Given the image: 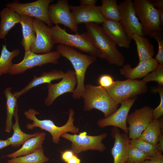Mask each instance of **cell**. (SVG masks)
Masks as SVG:
<instances>
[{
	"mask_svg": "<svg viewBox=\"0 0 163 163\" xmlns=\"http://www.w3.org/2000/svg\"><path fill=\"white\" fill-rule=\"evenodd\" d=\"M163 125L162 118L152 119L139 138L154 144H158L159 137L162 134Z\"/></svg>",
	"mask_w": 163,
	"mask_h": 163,
	"instance_id": "4316f807",
	"label": "cell"
},
{
	"mask_svg": "<svg viewBox=\"0 0 163 163\" xmlns=\"http://www.w3.org/2000/svg\"><path fill=\"white\" fill-rule=\"evenodd\" d=\"M161 26L163 28V10L157 9Z\"/></svg>",
	"mask_w": 163,
	"mask_h": 163,
	"instance_id": "f6af8a7d",
	"label": "cell"
},
{
	"mask_svg": "<svg viewBox=\"0 0 163 163\" xmlns=\"http://www.w3.org/2000/svg\"><path fill=\"white\" fill-rule=\"evenodd\" d=\"M153 7L158 10H163V0H150Z\"/></svg>",
	"mask_w": 163,
	"mask_h": 163,
	"instance_id": "ab89813d",
	"label": "cell"
},
{
	"mask_svg": "<svg viewBox=\"0 0 163 163\" xmlns=\"http://www.w3.org/2000/svg\"><path fill=\"white\" fill-rule=\"evenodd\" d=\"M101 13L105 20L119 22L120 11L116 0H101Z\"/></svg>",
	"mask_w": 163,
	"mask_h": 163,
	"instance_id": "f1b7e54d",
	"label": "cell"
},
{
	"mask_svg": "<svg viewBox=\"0 0 163 163\" xmlns=\"http://www.w3.org/2000/svg\"><path fill=\"white\" fill-rule=\"evenodd\" d=\"M20 52V50L18 49L9 51L6 44L2 45L0 56V76L8 73L10 69L13 65L12 59L17 56Z\"/></svg>",
	"mask_w": 163,
	"mask_h": 163,
	"instance_id": "4dcf8cb0",
	"label": "cell"
},
{
	"mask_svg": "<svg viewBox=\"0 0 163 163\" xmlns=\"http://www.w3.org/2000/svg\"><path fill=\"white\" fill-rule=\"evenodd\" d=\"M162 152V151H158L155 156H150L149 159L141 163H163Z\"/></svg>",
	"mask_w": 163,
	"mask_h": 163,
	"instance_id": "74e56055",
	"label": "cell"
},
{
	"mask_svg": "<svg viewBox=\"0 0 163 163\" xmlns=\"http://www.w3.org/2000/svg\"><path fill=\"white\" fill-rule=\"evenodd\" d=\"M105 88L113 101L119 104L138 95L145 93L148 87L142 80L127 79L114 81L111 86Z\"/></svg>",
	"mask_w": 163,
	"mask_h": 163,
	"instance_id": "52a82bcc",
	"label": "cell"
},
{
	"mask_svg": "<svg viewBox=\"0 0 163 163\" xmlns=\"http://www.w3.org/2000/svg\"><path fill=\"white\" fill-rule=\"evenodd\" d=\"M0 39H3L16 24L20 23L21 16L11 8L6 7L0 12Z\"/></svg>",
	"mask_w": 163,
	"mask_h": 163,
	"instance_id": "603a6c76",
	"label": "cell"
},
{
	"mask_svg": "<svg viewBox=\"0 0 163 163\" xmlns=\"http://www.w3.org/2000/svg\"><path fill=\"white\" fill-rule=\"evenodd\" d=\"M150 37L154 39L158 43V50L155 59L159 64L163 65V33H154Z\"/></svg>",
	"mask_w": 163,
	"mask_h": 163,
	"instance_id": "d590c367",
	"label": "cell"
},
{
	"mask_svg": "<svg viewBox=\"0 0 163 163\" xmlns=\"http://www.w3.org/2000/svg\"><path fill=\"white\" fill-rule=\"evenodd\" d=\"M74 113L73 110L70 109L67 122L63 126H59L55 125L50 119L39 120L36 117V115L39 114L40 113L33 109L30 108L24 112L26 118L32 121L31 123H28L26 125L27 129L32 130L34 128L37 127L48 132L52 136L53 142L56 144L59 143L60 140V137L62 134L67 132L73 134L79 133V128L74 126L73 124Z\"/></svg>",
	"mask_w": 163,
	"mask_h": 163,
	"instance_id": "5b68a950",
	"label": "cell"
},
{
	"mask_svg": "<svg viewBox=\"0 0 163 163\" xmlns=\"http://www.w3.org/2000/svg\"><path fill=\"white\" fill-rule=\"evenodd\" d=\"M67 163H81V160L78 156L74 154L66 162Z\"/></svg>",
	"mask_w": 163,
	"mask_h": 163,
	"instance_id": "b9f144b4",
	"label": "cell"
},
{
	"mask_svg": "<svg viewBox=\"0 0 163 163\" xmlns=\"http://www.w3.org/2000/svg\"><path fill=\"white\" fill-rule=\"evenodd\" d=\"M18 112L17 105L14 115L15 122L13 124L12 128L13 133L11 137L8 139L10 145L15 148L19 147L28 139L36 136L41 133L40 132H36L32 134H29L23 132L20 127Z\"/></svg>",
	"mask_w": 163,
	"mask_h": 163,
	"instance_id": "484cf974",
	"label": "cell"
},
{
	"mask_svg": "<svg viewBox=\"0 0 163 163\" xmlns=\"http://www.w3.org/2000/svg\"><path fill=\"white\" fill-rule=\"evenodd\" d=\"M97 0H80V2L81 5L94 6L97 2Z\"/></svg>",
	"mask_w": 163,
	"mask_h": 163,
	"instance_id": "60d3db41",
	"label": "cell"
},
{
	"mask_svg": "<svg viewBox=\"0 0 163 163\" xmlns=\"http://www.w3.org/2000/svg\"><path fill=\"white\" fill-rule=\"evenodd\" d=\"M136 98V97L127 99L121 104V106L109 117L98 120L97 124L101 128L113 126L120 128L124 133L128 134L127 119L128 113Z\"/></svg>",
	"mask_w": 163,
	"mask_h": 163,
	"instance_id": "9a60e30c",
	"label": "cell"
},
{
	"mask_svg": "<svg viewBox=\"0 0 163 163\" xmlns=\"http://www.w3.org/2000/svg\"><path fill=\"white\" fill-rule=\"evenodd\" d=\"M111 136L114 139L111 152L113 163H126L127 161L128 149L129 139L128 134L121 133L118 128L113 127Z\"/></svg>",
	"mask_w": 163,
	"mask_h": 163,
	"instance_id": "ac0fdd59",
	"label": "cell"
},
{
	"mask_svg": "<svg viewBox=\"0 0 163 163\" xmlns=\"http://www.w3.org/2000/svg\"><path fill=\"white\" fill-rule=\"evenodd\" d=\"M158 151H161L163 152V135L162 134H161L158 139Z\"/></svg>",
	"mask_w": 163,
	"mask_h": 163,
	"instance_id": "7bdbcfd3",
	"label": "cell"
},
{
	"mask_svg": "<svg viewBox=\"0 0 163 163\" xmlns=\"http://www.w3.org/2000/svg\"><path fill=\"white\" fill-rule=\"evenodd\" d=\"M153 109L145 106L128 115L127 123L129 124L128 136L130 139L139 138L153 119Z\"/></svg>",
	"mask_w": 163,
	"mask_h": 163,
	"instance_id": "4fadbf2b",
	"label": "cell"
},
{
	"mask_svg": "<svg viewBox=\"0 0 163 163\" xmlns=\"http://www.w3.org/2000/svg\"><path fill=\"white\" fill-rule=\"evenodd\" d=\"M69 8L78 25L83 23L91 22L102 24L105 20L101 13L100 6L70 5Z\"/></svg>",
	"mask_w": 163,
	"mask_h": 163,
	"instance_id": "e0dca14e",
	"label": "cell"
},
{
	"mask_svg": "<svg viewBox=\"0 0 163 163\" xmlns=\"http://www.w3.org/2000/svg\"><path fill=\"white\" fill-rule=\"evenodd\" d=\"M150 157L141 150L129 144L127 161L132 163H141L149 159Z\"/></svg>",
	"mask_w": 163,
	"mask_h": 163,
	"instance_id": "d6a6232c",
	"label": "cell"
},
{
	"mask_svg": "<svg viewBox=\"0 0 163 163\" xmlns=\"http://www.w3.org/2000/svg\"><path fill=\"white\" fill-rule=\"evenodd\" d=\"M102 27L107 35L117 46L128 49L131 40L126 36L119 22L105 20Z\"/></svg>",
	"mask_w": 163,
	"mask_h": 163,
	"instance_id": "ffe728a7",
	"label": "cell"
},
{
	"mask_svg": "<svg viewBox=\"0 0 163 163\" xmlns=\"http://www.w3.org/2000/svg\"><path fill=\"white\" fill-rule=\"evenodd\" d=\"M56 51L71 63L75 69L77 79L76 88L72 93L74 99L82 97L84 88L85 73L89 66L96 61L97 57L91 55L81 53L73 48L59 44L56 46Z\"/></svg>",
	"mask_w": 163,
	"mask_h": 163,
	"instance_id": "6da1fadb",
	"label": "cell"
},
{
	"mask_svg": "<svg viewBox=\"0 0 163 163\" xmlns=\"http://www.w3.org/2000/svg\"><path fill=\"white\" fill-rule=\"evenodd\" d=\"M54 44L59 43L72 48L75 47L90 55L101 59L103 56L94 43L87 32L81 34H69L58 25L50 27Z\"/></svg>",
	"mask_w": 163,
	"mask_h": 163,
	"instance_id": "3957f363",
	"label": "cell"
},
{
	"mask_svg": "<svg viewBox=\"0 0 163 163\" xmlns=\"http://www.w3.org/2000/svg\"><path fill=\"white\" fill-rule=\"evenodd\" d=\"M126 163H132L129 162L127 161Z\"/></svg>",
	"mask_w": 163,
	"mask_h": 163,
	"instance_id": "bcb514c9",
	"label": "cell"
},
{
	"mask_svg": "<svg viewBox=\"0 0 163 163\" xmlns=\"http://www.w3.org/2000/svg\"><path fill=\"white\" fill-rule=\"evenodd\" d=\"M53 0H37L30 3H21L16 2L6 4L10 8L20 15L28 16L40 20L49 27L52 24L48 16V9L50 4Z\"/></svg>",
	"mask_w": 163,
	"mask_h": 163,
	"instance_id": "30bf717a",
	"label": "cell"
},
{
	"mask_svg": "<svg viewBox=\"0 0 163 163\" xmlns=\"http://www.w3.org/2000/svg\"><path fill=\"white\" fill-rule=\"evenodd\" d=\"M74 154L71 149L66 150L62 152L61 158L66 163Z\"/></svg>",
	"mask_w": 163,
	"mask_h": 163,
	"instance_id": "f35d334b",
	"label": "cell"
},
{
	"mask_svg": "<svg viewBox=\"0 0 163 163\" xmlns=\"http://www.w3.org/2000/svg\"><path fill=\"white\" fill-rule=\"evenodd\" d=\"M61 56L60 53L57 51L44 54H36L30 50L25 51L23 60L18 63L13 64L8 73L12 75L19 74L36 66L48 63L57 64Z\"/></svg>",
	"mask_w": 163,
	"mask_h": 163,
	"instance_id": "9c48e42d",
	"label": "cell"
},
{
	"mask_svg": "<svg viewBox=\"0 0 163 163\" xmlns=\"http://www.w3.org/2000/svg\"><path fill=\"white\" fill-rule=\"evenodd\" d=\"M131 39L136 46L139 62L148 60L153 58L155 52L154 46L148 38L135 34Z\"/></svg>",
	"mask_w": 163,
	"mask_h": 163,
	"instance_id": "d4e9b609",
	"label": "cell"
},
{
	"mask_svg": "<svg viewBox=\"0 0 163 163\" xmlns=\"http://www.w3.org/2000/svg\"><path fill=\"white\" fill-rule=\"evenodd\" d=\"M118 5L120 14L119 22L127 37L132 40L135 34L144 36L142 25L135 14L133 1L125 0Z\"/></svg>",
	"mask_w": 163,
	"mask_h": 163,
	"instance_id": "8fae6325",
	"label": "cell"
},
{
	"mask_svg": "<svg viewBox=\"0 0 163 163\" xmlns=\"http://www.w3.org/2000/svg\"><path fill=\"white\" fill-rule=\"evenodd\" d=\"M107 136L106 133L93 136L88 135L86 132H83L78 134L65 133L61 137L71 142V150L78 156L80 153L89 150L104 151L106 148L102 141Z\"/></svg>",
	"mask_w": 163,
	"mask_h": 163,
	"instance_id": "ba28073f",
	"label": "cell"
},
{
	"mask_svg": "<svg viewBox=\"0 0 163 163\" xmlns=\"http://www.w3.org/2000/svg\"><path fill=\"white\" fill-rule=\"evenodd\" d=\"M36 34L35 43L30 50L37 54L50 52L54 46L50 27L42 21L34 18L33 22Z\"/></svg>",
	"mask_w": 163,
	"mask_h": 163,
	"instance_id": "2e32d148",
	"label": "cell"
},
{
	"mask_svg": "<svg viewBox=\"0 0 163 163\" xmlns=\"http://www.w3.org/2000/svg\"><path fill=\"white\" fill-rule=\"evenodd\" d=\"M142 80L146 84L149 82L155 81L159 85L163 86V65L159 64L155 69L149 73Z\"/></svg>",
	"mask_w": 163,
	"mask_h": 163,
	"instance_id": "836d02e7",
	"label": "cell"
},
{
	"mask_svg": "<svg viewBox=\"0 0 163 163\" xmlns=\"http://www.w3.org/2000/svg\"><path fill=\"white\" fill-rule=\"evenodd\" d=\"M113 78L110 75L105 74L100 76L98 82L100 86L106 88L111 86L114 83Z\"/></svg>",
	"mask_w": 163,
	"mask_h": 163,
	"instance_id": "8d00e7d4",
	"label": "cell"
},
{
	"mask_svg": "<svg viewBox=\"0 0 163 163\" xmlns=\"http://www.w3.org/2000/svg\"><path fill=\"white\" fill-rule=\"evenodd\" d=\"M133 4L136 15L141 24L144 36L163 32L157 9L150 0H134Z\"/></svg>",
	"mask_w": 163,
	"mask_h": 163,
	"instance_id": "8992f818",
	"label": "cell"
},
{
	"mask_svg": "<svg viewBox=\"0 0 163 163\" xmlns=\"http://www.w3.org/2000/svg\"><path fill=\"white\" fill-rule=\"evenodd\" d=\"M9 145H10V143L8 139L5 140L0 139V149H3Z\"/></svg>",
	"mask_w": 163,
	"mask_h": 163,
	"instance_id": "ee69618b",
	"label": "cell"
},
{
	"mask_svg": "<svg viewBox=\"0 0 163 163\" xmlns=\"http://www.w3.org/2000/svg\"><path fill=\"white\" fill-rule=\"evenodd\" d=\"M158 64L155 59L153 58L148 60L139 62L134 68H132L129 63L123 65L120 69V72L126 78L137 79L145 77L155 69Z\"/></svg>",
	"mask_w": 163,
	"mask_h": 163,
	"instance_id": "d6986e66",
	"label": "cell"
},
{
	"mask_svg": "<svg viewBox=\"0 0 163 163\" xmlns=\"http://www.w3.org/2000/svg\"><path fill=\"white\" fill-rule=\"evenodd\" d=\"M87 32L105 59L111 65L122 66L125 61L124 55L118 50L102 27L93 22L85 24Z\"/></svg>",
	"mask_w": 163,
	"mask_h": 163,
	"instance_id": "7a4b0ae2",
	"label": "cell"
},
{
	"mask_svg": "<svg viewBox=\"0 0 163 163\" xmlns=\"http://www.w3.org/2000/svg\"><path fill=\"white\" fill-rule=\"evenodd\" d=\"M10 87L7 88L4 91L6 99L7 117L5 121V131L9 133L12 129L13 123L12 119L17 106L18 98L11 92Z\"/></svg>",
	"mask_w": 163,
	"mask_h": 163,
	"instance_id": "83f0119b",
	"label": "cell"
},
{
	"mask_svg": "<svg viewBox=\"0 0 163 163\" xmlns=\"http://www.w3.org/2000/svg\"><path fill=\"white\" fill-rule=\"evenodd\" d=\"M77 84V79L75 71L68 70L64 73L59 82L47 84L48 94L44 100L45 104L50 106L61 95L67 92L73 93Z\"/></svg>",
	"mask_w": 163,
	"mask_h": 163,
	"instance_id": "5bb4252c",
	"label": "cell"
},
{
	"mask_svg": "<svg viewBox=\"0 0 163 163\" xmlns=\"http://www.w3.org/2000/svg\"><path fill=\"white\" fill-rule=\"evenodd\" d=\"M64 74L62 71L56 69L48 72H43L39 77L34 76L33 78L27 85L20 91L14 92V94L18 98L33 88L44 84H49L53 81L62 79Z\"/></svg>",
	"mask_w": 163,
	"mask_h": 163,
	"instance_id": "44dd1931",
	"label": "cell"
},
{
	"mask_svg": "<svg viewBox=\"0 0 163 163\" xmlns=\"http://www.w3.org/2000/svg\"><path fill=\"white\" fill-rule=\"evenodd\" d=\"M49 158L44 154L43 147L36 151L28 154L11 158L7 163H45Z\"/></svg>",
	"mask_w": 163,
	"mask_h": 163,
	"instance_id": "f546056e",
	"label": "cell"
},
{
	"mask_svg": "<svg viewBox=\"0 0 163 163\" xmlns=\"http://www.w3.org/2000/svg\"><path fill=\"white\" fill-rule=\"evenodd\" d=\"M20 22L22 27V39L21 44L25 51L30 50L34 44L36 34L33 22L34 18L27 15H21Z\"/></svg>",
	"mask_w": 163,
	"mask_h": 163,
	"instance_id": "7402d4cb",
	"label": "cell"
},
{
	"mask_svg": "<svg viewBox=\"0 0 163 163\" xmlns=\"http://www.w3.org/2000/svg\"><path fill=\"white\" fill-rule=\"evenodd\" d=\"M48 13L52 24L55 25L61 24L72 31L77 32L78 25L76 24L70 11L68 0H58L56 3L50 4Z\"/></svg>",
	"mask_w": 163,
	"mask_h": 163,
	"instance_id": "7c38bea8",
	"label": "cell"
},
{
	"mask_svg": "<svg viewBox=\"0 0 163 163\" xmlns=\"http://www.w3.org/2000/svg\"><path fill=\"white\" fill-rule=\"evenodd\" d=\"M44 132H41L38 136L26 140L21 147L17 151L3 157L13 158L25 155L33 152L42 146L46 136Z\"/></svg>",
	"mask_w": 163,
	"mask_h": 163,
	"instance_id": "cb8c5ba5",
	"label": "cell"
},
{
	"mask_svg": "<svg viewBox=\"0 0 163 163\" xmlns=\"http://www.w3.org/2000/svg\"><path fill=\"white\" fill-rule=\"evenodd\" d=\"M129 144L141 150L149 156H155L158 151V143L154 144L139 138L129 139Z\"/></svg>",
	"mask_w": 163,
	"mask_h": 163,
	"instance_id": "1f68e13d",
	"label": "cell"
},
{
	"mask_svg": "<svg viewBox=\"0 0 163 163\" xmlns=\"http://www.w3.org/2000/svg\"><path fill=\"white\" fill-rule=\"evenodd\" d=\"M151 91L154 92H158L160 97V103L156 108L153 109V119H158L161 117L163 115V86L158 85L157 87L151 88Z\"/></svg>",
	"mask_w": 163,
	"mask_h": 163,
	"instance_id": "e575fe53",
	"label": "cell"
},
{
	"mask_svg": "<svg viewBox=\"0 0 163 163\" xmlns=\"http://www.w3.org/2000/svg\"><path fill=\"white\" fill-rule=\"evenodd\" d=\"M82 97L84 100L83 109L89 111L97 109L107 117L118 109L119 104L114 101L104 88L90 84L85 85Z\"/></svg>",
	"mask_w": 163,
	"mask_h": 163,
	"instance_id": "277c9868",
	"label": "cell"
}]
</instances>
